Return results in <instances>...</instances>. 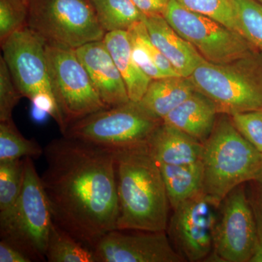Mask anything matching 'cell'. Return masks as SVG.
<instances>
[{
    "label": "cell",
    "mask_w": 262,
    "mask_h": 262,
    "mask_svg": "<svg viewBox=\"0 0 262 262\" xmlns=\"http://www.w3.org/2000/svg\"><path fill=\"white\" fill-rule=\"evenodd\" d=\"M43 155L41 181L53 222L94 249L117 229L115 149L63 136L48 143Z\"/></svg>",
    "instance_id": "6da1fadb"
},
{
    "label": "cell",
    "mask_w": 262,
    "mask_h": 262,
    "mask_svg": "<svg viewBox=\"0 0 262 262\" xmlns=\"http://www.w3.org/2000/svg\"><path fill=\"white\" fill-rule=\"evenodd\" d=\"M117 229L166 231L170 205L159 164L147 144L115 149Z\"/></svg>",
    "instance_id": "7a4b0ae2"
},
{
    "label": "cell",
    "mask_w": 262,
    "mask_h": 262,
    "mask_svg": "<svg viewBox=\"0 0 262 262\" xmlns=\"http://www.w3.org/2000/svg\"><path fill=\"white\" fill-rule=\"evenodd\" d=\"M202 192L219 208L234 188L250 182L262 166V154L250 144L225 114L217 119L203 143Z\"/></svg>",
    "instance_id": "3957f363"
},
{
    "label": "cell",
    "mask_w": 262,
    "mask_h": 262,
    "mask_svg": "<svg viewBox=\"0 0 262 262\" xmlns=\"http://www.w3.org/2000/svg\"><path fill=\"white\" fill-rule=\"evenodd\" d=\"M196 91L215 103L220 115L229 116L262 110V54L227 63L204 61L189 77Z\"/></svg>",
    "instance_id": "277c9868"
},
{
    "label": "cell",
    "mask_w": 262,
    "mask_h": 262,
    "mask_svg": "<svg viewBox=\"0 0 262 262\" xmlns=\"http://www.w3.org/2000/svg\"><path fill=\"white\" fill-rule=\"evenodd\" d=\"M33 158H24L23 187L10 211L0 214L1 239L8 241L32 258L46 261L53 215L41 177Z\"/></svg>",
    "instance_id": "5b68a950"
},
{
    "label": "cell",
    "mask_w": 262,
    "mask_h": 262,
    "mask_svg": "<svg viewBox=\"0 0 262 262\" xmlns=\"http://www.w3.org/2000/svg\"><path fill=\"white\" fill-rule=\"evenodd\" d=\"M46 46V40L27 25L1 43L2 56L23 97L51 115L63 135L67 125L52 89Z\"/></svg>",
    "instance_id": "8992f818"
},
{
    "label": "cell",
    "mask_w": 262,
    "mask_h": 262,
    "mask_svg": "<svg viewBox=\"0 0 262 262\" xmlns=\"http://www.w3.org/2000/svg\"><path fill=\"white\" fill-rule=\"evenodd\" d=\"M27 26L47 44L73 50L106 34L91 0H28Z\"/></svg>",
    "instance_id": "52a82bcc"
},
{
    "label": "cell",
    "mask_w": 262,
    "mask_h": 262,
    "mask_svg": "<svg viewBox=\"0 0 262 262\" xmlns=\"http://www.w3.org/2000/svg\"><path fill=\"white\" fill-rule=\"evenodd\" d=\"M162 122L130 101L73 122L63 136L110 149H124L147 144Z\"/></svg>",
    "instance_id": "ba28073f"
},
{
    "label": "cell",
    "mask_w": 262,
    "mask_h": 262,
    "mask_svg": "<svg viewBox=\"0 0 262 262\" xmlns=\"http://www.w3.org/2000/svg\"><path fill=\"white\" fill-rule=\"evenodd\" d=\"M164 18L206 61L227 63L257 51L239 33L171 0Z\"/></svg>",
    "instance_id": "9c48e42d"
},
{
    "label": "cell",
    "mask_w": 262,
    "mask_h": 262,
    "mask_svg": "<svg viewBox=\"0 0 262 262\" xmlns=\"http://www.w3.org/2000/svg\"><path fill=\"white\" fill-rule=\"evenodd\" d=\"M46 51L52 89L67 127L108 108L95 90L75 50L46 43Z\"/></svg>",
    "instance_id": "30bf717a"
},
{
    "label": "cell",
    "mask_w": 262,
    "mask_h": 262,
    "mask_svg": "<svg viewBox=\"0 0 262 262\" xmlns=\"http://www.w3.org/2000/svg\"><path fill=\"white\" fill-rule=\"evenodd\" d=\"M219 208L213 252L207 259L250 262L257 244L258 229L245 184L231 191Z\"/></svg>",
    "instance_id": "8fae6325"
},
{
    "label": "cell",
    "mask_w": 262,
    "mask_h": 262,
    "mask_svg": "<svg viewBox=\"0 0 262 262\" xmlns=\"http://www.w3.org/2000/svg\"><path fill=\"white\" fill-rule=\"evenodd\" d=\"M215 209L201 192L173 210L167 230L170 242L184 261H204L213 252Z\"/></svg>",
    "instance_id": "7c38bea8"
},
{
    "label": "cell",
    "mask_w": 262,
    "mask_h": 262,
    "mask_svg": "<svg viewBox=\"0 0 262 262\" xmlns=\"http://www.w3.org/2000/svg\"><path fill=\"white\" fill-rule=\"evenodd\" d=\"M115 229L99 239L94 250L98 262H182L166 231Z\"/></svg>",
    "instance_id": "4fadbf2b"
},
{
    "label": "cell",
    "mask_w": 262,
    "mask_h": 262,
    "mask_svg": "<svg viewBox=\"0 0 262 262\" xmlns=\"http://www.w3.org/2000/svg\"><path fill=\"white\" fill-rule=\"evenodd\" d=\"M75 51L98 96L108 108L130 101L121 74L103 40L88 43Z\"/></svg>",
    "instance_id": "5bb4252c"
},
{
    "label": "cell",
    "mask_w": 262,
    "mask_h": 262,
    "mask_svg": "<svg viewBox=\"0 0 262 262\" xmlns=\"http://www.w3.org/2000/svg\"><path fill=\"white\" fill-rule=\"evenodd\" d=\"M144 23L155 46L179 76L189 77L206 61L190 43L176 32L163 15H145Z\"/></svg>",
    "instance_id": "9a60e30c"
},
{
    "label": "cell",
    "mask_w": 262,
    "mask_h": 262,
    "mask_svg": "<svg viewBox=\"0 0 262 262\" xmlns=\"http://www.w3.org/2000/svg\"><path fill=\"white\" fill-rule=\"evenodd\" d=\"M218 115L215 103L196 90L162 121L203 143L214 128Z\"/></svg>",
    "instance_id": "2e32d148"
},
{
    "label": "cell",
    "mask_w": 262,
    "mask_h": 262,
    "mask_svg": "<svg viewBox=\"0 0 262 262\" xmlns=\"http://www.w3.org/2000/svg\"><path fill=\"white\" fill-rule=\"evenodd\" d=\"M147 145L158 164L186 165L201 161L203 143L163 122L154 131Z\"/></svg>",
    "instance_id": "e0dca14e"
},
{
    "label": "cell",
    "mask_w": 262,
    "mask_h": 262,
    "mask_svg": "<svg viewBox=\"0 0 262 262\" xmlns=\"http://www.w3.org/2000/svg\"><path fill=\"white\" fill-rule=\"evenodd\" d=\"M196 91L189 77H165L152 80L139 103L144 111L163 120Z\"/></svg>",
    "instance_id": "ac0fdd59"
},
{
    "label": "cell",
    "mask_w": 262,
    "mask_h": 262,
    "mask_svg": "<svg viewBox=\"0 0 262 262\" xmlns=\"http://www.w3.org/2000/svg\"><path fill=\"white\" fill-rule=\"evenodd\" d=\"M103 42L121 74L130 101L139 102L152 80L141 70L134 60L128 32H106Z\"/></svg>",
    "instance_id": "d6986e66"
},
{
    "label": "cell",
    "mask_w": 262,
    "mask_h": 262,
    "mask_svg": "<svg viewBox=\"0 0 262 262\" xmlns=\"http://www.w3.org/2000/svg\"><path fill=\"white\" fill-rule=\"evenodd\" d=\"M133 56L141 70L151 80L179 76L149 37L144 20L127 30Z\"/></svg>",
    "instance_id": "ffe728a7"
},
{
    "label": "cell",
    "mask_w": 262,
    "mask_h": 262,
    "mask_svg": "<svg viewBox=\"0 0 262 262\" xmlns=\"http://www.w3.org/2000/svg\"><path fill=\"white\" fill-rule=\"evenodd\" d=\"M159 166L172 209L202 192L201 161L186 165L159 164Z\"/></svg>",
    "instance_id": "44dd1931"
},
{
    "label": "cell",
    "mask_w": 262,
    "mask_h": 262,
    "mask_svg": "<svg viewBox=\"0 0 262 262\" xmlns=\"http://www.w3.org/2000/svg\"><path fill=\"white\" fill-rule=\"evenodd\" d=\"M98 22L105 32L127 31L145 15L132 0H91Z\"/></svg>",
    "instance_id": "7402d4cb"
},
{
    "label": "cell",
    "mask_w": 262,
    "mask_h": 262,
    "mask_svg": "<svg viewBox=\"0 0 262 262\" xmlns=\"http://www.w3.org/2000/svg\"><path fill=\"white\" fill-rule=\"evenodd\" d=\"M48 262H98L93 248L75 238L53 222L48 238Z\"/></svg>",
    "instance_id": "603a6c76"
},
{
    "label": "cell",
    "mask_w": 262,
    "mask_h": 262,
    "mask_svg": "<svg viewBox=\"0 0 262 262\" xmlns=\"http://www.w3.org/2000/svg\"><path fill=\"white\" fill-rule=\"evenodd\" d=\"M44 148L34 139H27L15 126L13 119L0 122V162L37 158Z\"/></svg>",
    "instance_id": "cb8c5ba5"
},
{
    "label": "cell",
    "mask_w": 262,
    "mask_h": 262,
    "mask_svg": "<svg viewBox=\"0 0 262 262\" xmlns=\"http://www.w3.org/2000/svg\"><path fill=\"white\" fill-rule=\"evenodd\" d=\"M24 158L0 162V214L10 211L23 187Z\"/></svg>",
    "instance_id": "d4e9b609"
},
{
    "label": "cell",
    "mask_w": 262,
    "mask_h": 262,
    "mask_svg": "<svg viewBox=\"0 0 262 262\" xmlns=\"http://www.w3.org/2000/svg\"><path fill=\"white\" fill-rule=\"evenodd\" d=\"M243 36L262 54V5L256 0H233Z\"/></svg>",
    "instance_id": "484cf974"
},
{
    "label": "cell",
    "mask_w": 262,
    "mask_h": 262,
    "mask_svg": "<svg viewBox=\"0 0 262 262\" xmlns=\"http://www.w3.org/2000/svg\"><path fill=\"white\" fill-rule=\"evenodd\" d=\"M184 8L217 20L234 32L241 33L233 0H177ZM243 35V34H242Z\"/></svg>",
    "instance_id": "4316f807"
},
{
    "label": "cell",
    "mask_w": 262,
    "mask_h": 262,
    "mask_svg": "<svg viewBox=\"0 0 262 262\" xmlns=\"http://www.w3.org/2000/svg\"><path fill=\"white\" fill-rule=\"evenodd\" d=\"M28 3L24 0H0V42L27 25Z\"/></svg>",
    "instance_id": "83f0119b"
},
{
    "label": "cell",
    "mask_w": 262,
    "mask_h": 262,
    "mask_svg": "<svg viewBox=\"0 0 262 262\" xmlns=\"http://www.w3.org/2000/svg\"><path fill=\"white\" fill-rule=\"evenodd\" d=\"M23 97L13 80L3 56L0 57V122L12 119V114Z\"/></svg>",
    "instance_id": "f1b7e54d"
},
{
    "label": "cell",
    "mask_w": 262,
    "mask_h": 262,
    "mask_svg": "<svg viewBox=\"0 0 262 262\" xmlns=\"http://www.w3.org/2000/svg\"><path fill=\"white\" fill-rule=\"evenodd\" d=\"M230 117L239 134L262 154V110L234 114Z\"/></svg>",
    "instance_id": "f546056e"
},
{
    "label": "cell",
    "mask_w": 262,
    "mask_h": 262,
    "mask_svg": "<svg viewBox=\"0 0 262 262\" xmlns=\"http://www.w3.org/2000/svg\"><path fill=\"white\" fill-rule=\"evenodd\" d=\"M252 195L249 198L258 229V241L262 243V166L252 181Z\"/></svg>",
    "instance_id": "4dcf8cb0"
},
{
    "label": "cell",
    "mask_w": 262,
    "mask_h": 262,
    "mask_svg": "<svg viewBox=\"0 0 262 262\" xmlns=\"http://www.w3.org/2000/svg\"><path fill=\"white\" fill-rule=\"evenodd\" d=\"M32 258L5 239L0 241V262H31Z\"/></svg>",
    "instance_id": "1f68e13d"
},
{
    "label": "cell",
    "mask_w": 262,
    "mask_h": 262,
    "mask_svg": "<svg viewBox=\"0 0 262 262\" xmlns=\"http://www.w3.org/2000/svg\"><path fill=\"white\" fill-rule=\"evenodd\" d=\"M145 15H163L171 0H132Z\"/></svg>",
    "instance_id": "d6a6232c"
},
{
    "label": "cell",
    "mask_w": 262,
    "mask_h": 262,
    "mask_svg": "<svg viewBox=\"0 0 262 262\" xmlns=\"http://www.w3.org/2000/svg\"><path fill=\"white\" fill-rule=\"evenodd\" d=\"M256 1L258 2V3H261L262 5V0H256Z\"/></svg>",
    "instance_id": "836d02e7"
},
{
    "label": "cell",
    "mask_w": 262,
    "mask_h": 262,
    "mask_svg": "<svg viewBox=\"0 0 262 262\" xmlns=\"http://www.w3.org/2000/svg\"><path fill=\"white\" fill-rule=\"evenodd\" d=\"M24 1L27 2V3H28V0H24Z\"/></svg>",
    "instance_id": "e575fe53"
}]
</instances>
